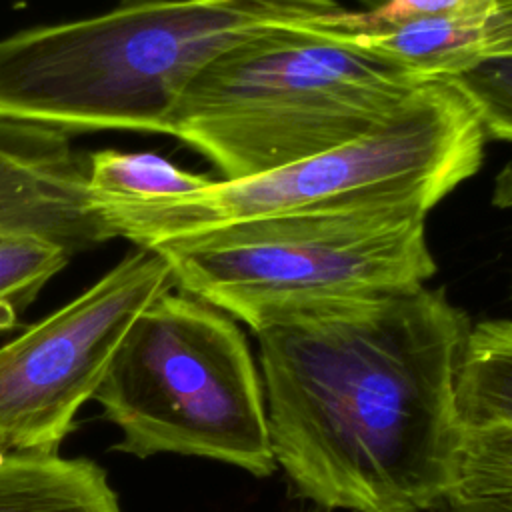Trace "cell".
Masks as SVG:
<instances>
[{"mask_svg":"<svg viewBox=\"0 0 512 512\" xmlns=\"http://www.w3.org/2000/svg\"><path fill=\"white\" fill-rule=\"evenodd\" d=\"M70 256L62 244L32 234H10L0 240V334L18 326L20 314Z\"/></svg>","mask_w":512,"mask_h":512,"instance_id":"13","label":"cell"},{"mask_svg":"<svg viewBox=\"0 0 512 512\" xmlns=\"http://www.w3.org/2000/svg\"><path fill=\"white\" fill-rule=\"evenodd\" d=\"M0 512H122L90 458L0 456Z\"/></svg>","mask_w":512,"mask_h":512,"instance_id":"10","label":"cell"},{"mask_svg":"<svg viewBox=\"0 0 512 512\" xmlns=\"http://www.w3.org/2000/svg\"><path fill=\"white\" fill-rule=\"evenodd\" d=\"M342 10L338 0H138L26 28L0 40V120L166 134L180 96L216 58Z\"/></svg>","mask_w":512,"mask_h":512,"instance_id":"2","label":"cell"},{"mask_svg":"<svg viewBox=\"0 0 512 512\" xmlns=\"http://www.w3.org/2000/svg\"><path fill=\"white\" fill-rule=\"evenodd\" d=\"M486 52L488 58L512 54V0H496V10L486 24Z\"/></svg>","mask_w":512,"mask_h":512,"instance_id":"17","label":"cell"},{"mask_svg":"<svg viewBox=\"0 0 512 512\" xmlns=\"http://www.w3.org/2000/svg\"><path fill=\"white\" fill-rule=\"evenodd\" d=\"M512 494V424L464 426L452 498Z\"/></svg>","mask_w":512,"mask_h":512,"instance_id":"14","label":"cell"},{"mask_svg":"<svg viewBox=\"0 0 512 512\" xmlns=\"http://www.w3.org/2000/svg\"><path fill=\"white\" fill-rule=\"evenodd\" d=\"M426 512H512V494L482 498H450Z\"/></svg>","mask_w":512,"mask_h":512,"instance_id":"18","label":"cell"},{"mask_svg":"<svg viewBox=\"0 0 512 512\" xmlns=\"http://www.w3.org/2000/svg\"><path fill=\"white\" fill-rule=\"evenodd\" d=\"M488 16L438 14L396 24L354 28L334 36L402 66L422 82L452 80L484 58Z\"/></svg>","mask_w":512,"mask_h":512,"instance_id":"9","label":"cell"},{"mask_svg":"<svg viewBox=\"0 0 512 512\" xmlns=\"http://www.w3.org/2000/svg\"><path fill=\"white\" fill-rule=\"evenodd\" d=\"M334 16L216 58L180 96L166 136L210 160L220 180H240L382 128L428 82L336 38Z\"/></svg>","mask_w":512,"mask_h":512,"instance_id":"3","label":"cell"},{"mask_svg":"<svg viewBox=\"0 0 512 512\" xmlns=\"http://www.w3.org/2000/svg\"><path fill=\"white\" fill-rule=\"evenodd\" d=\"M492 204L500 210L512 212V160L506 162L494 178Z\"/></svg>","mask_w":512,"mask_h":512,"instance_id":"19","label":"cell"},{"mask_svg":"<svg viewBox=\"0 0 512 512\" xmlns=\"http://www.w3.org/2000/svg\"><path fill=\"white\" fill-rule=\"evenodd\" d=\"M428 212L414 202L306 208L200 232L156 252L170 262L176 288L256 332L310 308L426 284L436 274Z\"/></svg>","mask_w":512,"mask_h":512,"instance_id":"4","label":"cell"},{"mask_svg":"<svg viewBox=\"0 0 512 512\" xmlns=\"http://www.w3.org/2000/svg\"><path fill=\"white\" fill-rule=\"evenodd\" d=\"M496 0H384L368 10H344L334 18V30L348 32L354 28L396 24L438 14H478L492 18Z\"/></svg>","mask_w":512,"mask_h":512,"instance_id":"16","label":"cell"},{"mask_svg":"<svg viewBox=\"0 0 512 512\" xmlns=\"http://www.w3.org/2000/svg\"><path fill=\"white\" fill-rule=\"evenodd\" d=\"M0 232L40 236L72 254L112 238L68 132L0 120Z\"/></svg>","mask_w":512,"mask_h":512,"instance_id":"8","label":"cell"},{"mask_svg":"<svg viewBox=\"0 0 512 512\" xmlns=\"http://www.w3.org/2000/svg\"><path fill=\"white\" fill-rule=\"evenodd\" d=\"M92 400L120 430L118 452L202 456L258 478L276 470L262 378L244 332L182 290L136 316Z\"/></svg>","mask_w":512,"mask_h":512,"instance_id":"6","label":"cell"},{"mask_svg":"<svg viewBox=\"0 0 512 512\" xmlns=\"http://www.w3.org/2000/svg\"><path fill=\"white\" fill-rule=\"evenodd\" d=\"M4 236H10V234H2V232H0V240H2V238H4Z\"/></svg>","mask_w":512,"mask_h":512,"instance_id":"20","label":"cell"},{"mask_svg":"<svg viewBox=\"0 0 512 512\" xmlns=\"http://www.w3.org/2000/svg\"><path fill=\"white\" fill-rule=\"evenodd\" d=\"M456 398L464 426L512 424V318L472 324Z\"/></svg>","mask_w":512,"mask_h":512,"instance_id":"11","label":"cell"},{"mask_svg":"<svg viewBox=\"0 0 512 512\" xmlns=\"http://www.w3.org/2000/svg\"><path fill=\"white\" fill-rule=\"evenodd\" d=\"M126 2H138V0H126Z\"/></svg>","mask_w":512,"mask_h":512,"instance_id":"21","label":"cell"},{"mask_svg":"<svg viewBox=\"0 0 512 512\" xmlns=\"http://www.w3.org/2000/svg\"><path fill=\"white\" fill-rule=\"evenodd\" d=\"M174 288L166 256L136 248L68 304L4 342L0 456L58 454L130 324Z\"/></svg>","mask_w":512,"mask_h":512,"instance_id":"7","label":"cell"},{"mask_svg":"<svg viewBox=\"0 0 512 512\" xmlns=\"http://www.w3.org/2000/svg\"><path fill=\"white\" fill-rule=\"evenodd\" d=\"M470 320L426 284L254 332L276 466L326 510L426 512L454 496Z\"/></svg>","mask_w":512,"mask_h":512,"instance_id":"1","label":"cell"},{"mask_svg":"<svg viewBox=\"0 0 512 512\" xmlns=\"http://www.w3.org/2000/svg\"><path fill=\"white\" fill-rule=\"evenodd\" d=\"M448 82L472 108L484 136L512 142V54L484 58Z\"/></svg>","mask_w":512,"mask_h":512,"instance_id":"15","label":"cell"},{"mask_svg":"<svg viewBox=\"0 0 512 512\" xmlns=\"http://www.w3.org/2000/svg\"><path fill=\"white\" fill-rule=\"evenodd\" d=\"M482 150V126L462 94L448 80L428 82L382 128L330 152L180 196L94 198V210L112 238L146 250L306 208L414 202L432 210L478 172Z\"/></svg>","mask_w":512,"mask_h":512,"instance_id":"5","label":"cell"},{"mask_svg":"<svg viewBox=\"0 0 512 512\" xmlns=\"http://www.w3.org/2000/svg\"><path fill=\"white\" fill-rule=\"evenodd\" d=\"M92 198L156 200L196 192L214 182L204 174L188 172L152 152L100 150L84 166Z\"/></svg>","mask_w":512,"mask_h":512,"instance_id":"12","label":"cell"}]
</instances>
